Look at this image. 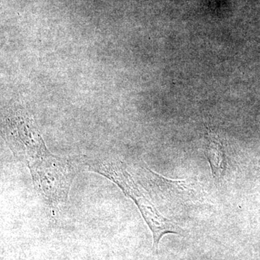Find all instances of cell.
I'll return each mask as SVG.
<instances>
[{
    "label": "cell",
    "mask_w": 260,
    "mask_h": 260,
    "mask_svg": "<svg viewBox=\"0 0 260 260\" xmlns=\"http://www.w3.org/2000/svg\"><path fill=\"white\" fill-rule=\"evenodd\" d=\"M12 151L30 171L32 184L53 215L68 203L76 171L73 161L48 150L34 120L15 124L7 136Z\"/></svg>",
    "instance_id": "1"
},
{
    "label": "cell",
    "mask_w": 260,
    "mask_h": 260,
    "mask_svg": "<svg viewBox=\"0 0 260 260\" xmlns=\"http://www.w3.org/2000/svg\"><path fill=\"white\" fill-rule=\"evenodd\" d=\"M205 155L209 162L213 177L216 181L221 180L226 171L227 161L223 143L218 135L210 133L208 136Z\"/></svg>",
    "instance_id": "4"
},
{
    "label": "cell",
    "mask_w": 260,
    "mask_h": 260,
    "mask_svg": "<svg viewBox=\"0 0 260 260\" xmlns=\"http://www.w3.org/2000/svg\"><path fill=\"white\" fill-rule=\"evenodd\" d=\"M137 177L153 199L161 204L194 205L203 198V189L196 181L171 180L143 166L137 169Z\"/></svg>",
    "instance_id": "3"
},
{
    "label": "cell",
    "mask_w": 260,
    "mask_h": 260,
    "mask_svg": "<svg viewBox=\"0 0 260 260\" xmlns=\"http://www.w3.org/2000/svg\"><path fill=\"white\" fill-rule=\"evenodd\" d=\"M258 168H259V169L260 170V160L259 161V164H258Z\"/></svg>",
    "instance_id": "5"
},
{
    "label": "cell",
    "mask_w": 260,
    "mask_h": 260,
    "mask_svg": "<svg viewBox=\"0 0 260 260\" xmlns=\"http://www.w3.org/2000/svg\"><path fill=\"white\" fill-rule=\"evenodd\" d=\"M83 162L88 171L101 174L112 181L134 202L153 234L155 251H158L159 243L166 234H185L177 223L159 212L146 193L137 185L124 162L112 158L86 159Z\"/></svg>",
    "instance_id": "2"
}]
</instances>
